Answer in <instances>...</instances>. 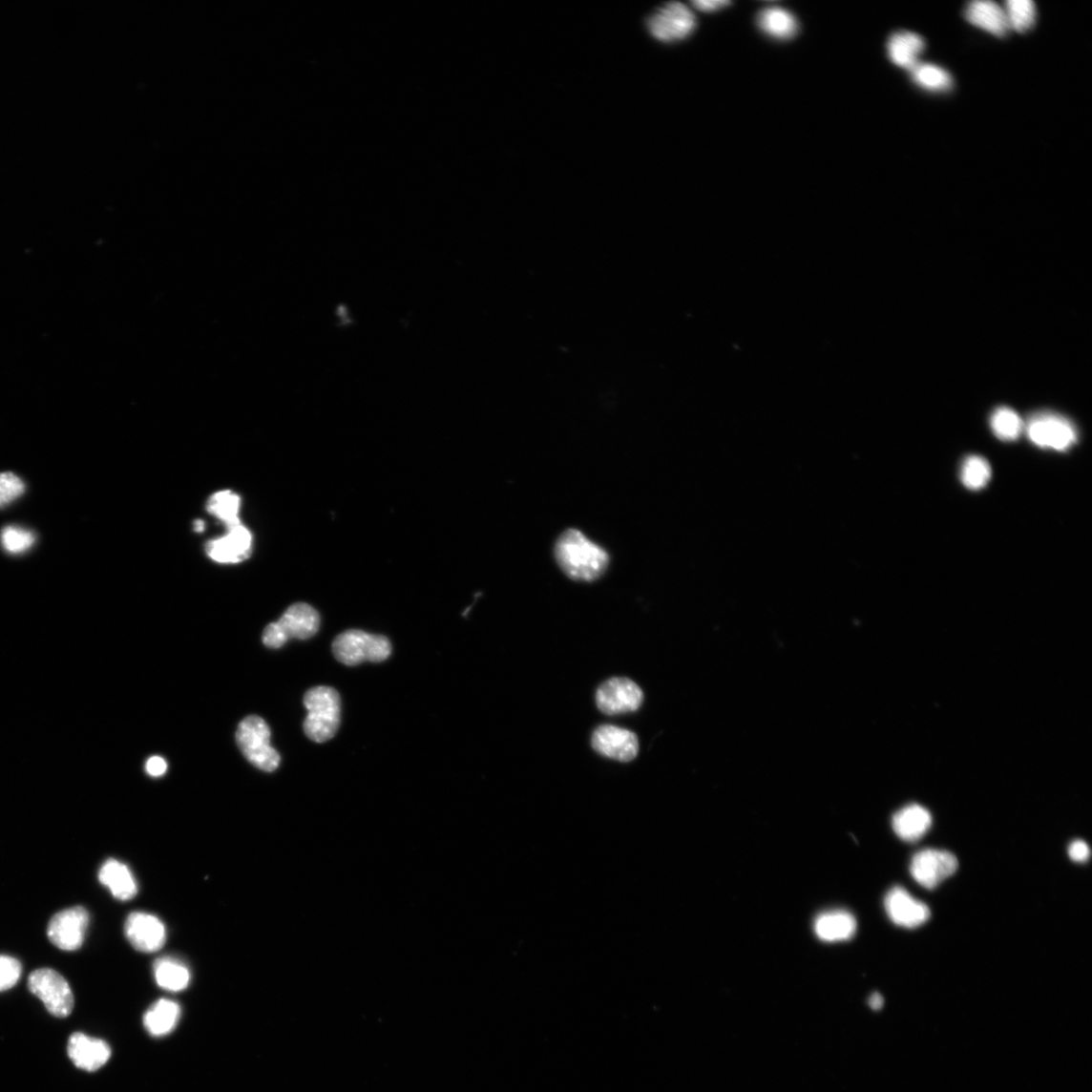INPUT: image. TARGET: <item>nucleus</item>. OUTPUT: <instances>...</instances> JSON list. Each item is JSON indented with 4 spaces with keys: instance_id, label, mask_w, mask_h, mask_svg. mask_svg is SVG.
<instances>
[{
    "instance_id": "obj_1",
    "label": "nucleus",
    "mask_w": 1092,
    "mask_h": 1092,
    "mask_svg": "<svg viewBox=\"0 0 1092 1092\" xmlns=\"http://www.w3.org/2000/svg\"><path fill=\"white\" fill-rule=\"evenodd\" d=\"M555 555L560 569L579 582L595 581L606 572L609 565L606 551L577 529H569L559 536Z\"/></svg>"
},
{
    "instance_id": "obj_2",
    "label": "nucleus",
    "mask_w": 1092,
    "mask_h": 1092,
    "mask_svg": "<svg viewBox=\"0 0 1092 1092\" xmlns=\"http://www.w3.org/2000/svg\"><path fill=\"white\" fill-rule=\"evenodd\" d=\"M308 715L304 723L305 736L315 743L333 739L340 724V696L330 687L310 689L304 697Z\"/></svg>"
},
{
    "instance_id": "obj_3",
    "label": "nucleus",
    "mask_w": 1092,
    "mask_h": 1092,
    "mask_svg": "<svg viewBox=\"0 0 1092 1092\" xmlns=\"http://www.w3.org/2000/svg\"><path fill=\"white\" fill-rule=\"evenodd\" d=\"M236 741L244 757L258 769H278L281 756L270 746V729L260 716L250 715L238 725Z\"/></svg>"
},
{
    "instance_id": "obj_4",
    "label": "nucleus",
    "mask_w": 1092,
    "mask_h": 1092,
    "mask_svg": "<svg viewBox=\"0 0 1092 1092\" xmlns=\"http://www.w3.org/2000/svg\"><path fill=\"white\" fill-rule=\"evenodd\" d=\"M332 650L338 662L352 667L364 662L386 661L391 654V644L383 636L370 635L363 630H347L335 639Z\"/></svg>"
},
{
    "instance_id": "obj_5",
    "label": "nucleus",
    "mask_w": 1092,
    "mask_h": 1092,
    "mask_svg": "<svg viewBox=\"0 0 1092 1092\" xmlns=\"http://www.w3.org/2000/svg\"><path fill=\"white\" fill-rule=\"evenodd\" d=\"M30 992L39 998L47 1011L56 1018L70 1016L74 1008V997L66 979L57 971L42 968L29 977Z\"/></svg>"
},
{
    "instance_id": "obj_6",
    "label": "nucleus",
    "mask_w": 1092,
    "mask_h": 1092,
    "mask_svg": "<svg viewBox=\"0 0 1092 1092\" xmlns=\"http://www.w3.org/2000/svg\"><path fill=\"white\" fill-rule=\"evenodd\" d=\"M1028 437L1035 446L1056 452H1065L1078 441L1075 426L1055 413H1039L1026 425Z\"/></svg>"
},
{
    "instance_id": "obj_7",
    "label": "nucleus",
    "mask_w": 1092,
    "mask_h": 1092,
    "mask_svg": "<svg viewBox=\"0 0 1092 1092\" xmlns=\"http://www.w3.org/2000/svg\"><path fill=\"white\" fill-rule=\"evenodd\" d=\"M647 29L658 41L684 40L696 28L695 15L685 5L669 3L659 8L647 20Z\"/></svg>"
},
{
    "instance_id": "obj_8",
    "label": "nucleus",
    "mask_w": 1092,
    "mask_h": 1092,
    "mask_svg": "<svg viewBox=\"0 0 1092 1092\" xmlns=\"http://www.w3.org/2000/svg\"><path fill=\"white\" fill-rule=\"evenodd\" d=\"M958 859L952 852L926 849L916 852L911 863L914 880L927 890H934L957 872Z\"/></svg>"
},
{
    "instance_id": "obj_9",
    "label": "nucleus",
    "mask_w": 1092,
    "mask_h": 1092,
    "mask_svg": "<svg viewBox=\"0 0 1092 1092\" xmlns=\"http://www.w3.org/2000/svg\"><path fill=\"white\" fill-rule=\"evenodd\" d=\"M643 703V692L634 681L627 678H612L596 693V704L607 715L634 712Z\"/></svg>"
},
{
    "instance_id": "obj_10",
    "label": "nucleus",
    "mask_w": 1092,
    "mask_h": 1092,
    "mask_svg": "<svg viewBox=\"0 0 1092 1092\" xmlns=\"http://www.w3.org/2000/svg\"><path fill=\"white\" fill-rule=\"evenodd\" d=\"M89 925L90 914L84 908L64 910L50 920L49 940L61 950L75 951L82 946Z\"/></svg>"
},
{
    "instance_id": "obj_11",
    "label": "nucleus",
    "mask_w": 1092,
    "mask_h": 1092,
    "mask_svg": "<svg viewBox=\"0 0 1092 1092\" xmlns=\"http://www.w3.org/2000/svg\"><path fill=\"white\" fill-rule=\"evenodd\" d=\"M592 746L601 756L620 762L634 761L640 749L635 732L614 725L597 728L593 733Z\"/></svg>"
},
{
    "instance_id": "obj_12",
    "label": "nucleus",
    "mask_w": 1092,
    "mask_h": 1092,
    "mask_svg": "<svg viewBox=\"0 0 1092 1092\" xmlns=\"http://www.w3.org/2000/svg\"><path fill=\"white\" fill-rule=\"evenodd\" d=\"M125 934L130 944L142 953L158 952L166 942V929L162 921L146 913H133L128 916Z\"/></svg>"
},
{
    "instance_id": "obj_13",
    "label": "nucleus",
    "mask_w": 1092,
    "mask_h": 1092,
    "mask_svg": "<svg viewBox=\"0 0 1092 1092\" xmlns=\"http://www.w3.org/2000/svg\"><path fill=\"white\" fill-rule=\"evenodd\" d=\"M887 914L899 927L914 929L927 923L931 911L927 904L914 898L906 890L895 886L885 896Z\"/></svg>"
},
{
    "instance_id": "obj_14",
    "label": "nucleus",
    "mask_w": 1092,
    "mask_h": 1092,
    "mask_svg": "<svg viewBox=\"0 0 1092 1092\" xmlns=\"http://www.w3.org/2000/svg\"><path fill=\"white\" fill-rule=\"evenodd\" d=\"M227 532L225 536L209 541L206 551L220 564H238L251 555L252 535L242 523Z\"/></svg>"
},
{
    "instance_id": "obj_15",
    "label": "nucleus",
    "mask_w": 1092,
    "mask_h": 1092,
    "mask_svg": "<svg viewBox=\"0 0 1092 1092\" xmlns=\"http://www.w3.org/2000/svg\"><path fill=\"white\" fill-rule=\"evenodd\" d=\"M67 1052L76 1067L89 1072L105 1066L112 1056V1050L104 1040L82 1033L72 1035L68 1040Z\"/></svg>"
},
{
    "instance_id": "obj_16",
    "label": "nucleus",
    "mask_w": 1092,
    "mask_h": 1092,
    "mask_svg": "<svg viewBox=\"0 0 1092 1092\" xmlns=\"http://www.w3.org/2000/svg\"><path fill=\"white\" fill-rule=\"evenodd\" d=\"M813 929L819 940L826 943L844 942L856 934L857 920L849 912L830 911L815 918Z\"/></svg>"
},
{
    "instance_id": "obj_17",
    "label": "nucleus",
    "mask_w": 1092,
    "mask_h": 1092,
    "mask_svg": "<svg viewBox=\"0 0 1092 1092\" xmlns=\"http://www.w3.org/2000/svg\"><path fill=\"white\" fill-rule=\"evenodd\" d=\"M287 640L313 638L320 627L319 613L310 605L297 603L289 607L278 621Z\"/></svg>"
},
{
    "instance_id": "obj_18",
    "label": "nucleus",
    "mask_w": 1092,
    "mask_h": 1092,
    "mask_svg": "<svg viewBox=\"0 0 1092 1092\" xmlns=\"http://www.w3.org/2000/svg\"><path fill=\"white\" fill-rule=\"evenodd\" d=\"M965 18L970 24L998 38L1008 35L1011 29L1004 9L987 0L970 3L965 10Z\"/></svg>"
},
{
    "instance_id": "obj_19",
    "label": "nucleus",
    "mask_w": 1092,
    "mask_h": 1092,
    "mask_svg": "<svg viewBox=\"0 0 1092 1092\" xmlns=\"http://www.w3.org/2000/svg\"><path fill=\"white\" fill-rule=\"evenodd\" d=\"M98 879L114 897L119 900L133 899L138 893V885L127 865L115 859L101 866Z\"/></svg>"
},
{
    "instance_id": "obj_20",
    "label": "nucleus",
    "mask_w": 1092,
    "mask_h": 1092,
    "mask_svg": "<svg viewBox=\"0 0 1092 1092\" xmlns=\"http://www.w3.org/2000/svg\"><path fill=\"white\" fill-rule=\"evenodd\" d=\"M931 826V813L918 805L903 808L892 818V828L895 833L906 842L920 840L929 831Z\"/></svg>"
},
{
    "instance_id": "obj_21",
    "label": "nucleus",
    "mask_w": 1092,
    "mask_h": 1092,
    "mask_svg": "<svg viewBox=\"0 0 1092 1092\" xmlns=\"http://www.w3.org/2000/svg\"><path fill=\"white\" fill-rule=\"evenodd\" d=\"M925 47L924 39L917 33L897 32L891 37L887 51L893 64L912 72L919 64L918 60Z\"/></svg>"
},
{
    "instance_id": "obj_22",
    "label": "nucleus",
    "mask_w": 1092,
    "mask_h": 1092,
    "mask_svg": "<svg viewBox=\"0 0 1092 1092\" xmlns=\"http://www.w3.org/2000/svg\"><path fill=\"white\" fill-rule=\"evenodd\" d=\"M180 1006L170 999H160L151 1005L144 1016V1026L147 1032L156 1037H162L172 1033L178 1026L180 1018Z\"/></svg>"
},
{
    "instance_id": "obj_23",
    "label": "nucleus",
    "mask_w": 1092,
    "mask_h": 1092,
    "mask_svg": "<svg viewBox=\"0 0 1092 1092\" xmlns=\"http://www.w3.org/2000/svg\"><path fill=\"white\" fill-rule=\"evenodd\" d=\"M758 25L766 35L782 41L792 39L798 30L795 16L782 8L763 10L758 15Z\"/></svg>"
},
{
    "instance_id": "obj_24",
    "label": "nucleus",
    "mask_w": 1092,
    "mask_h": 1092,
    "mask_svg": "<svg viewBox=\"0 0 1092 1092\" xmlns=\"http://www.w3.org/2000/svg\"><path fill=\"white\" fill-rule=\"evenodd\" d=\"M157 983L165 991L179 993L191 982V972L182 962L173 957H163L155 963Z\"/></svg>"
},
{
    "instance_id": "obj_25",
    "label": "nucleus",
    "mask_w": 1092,
    "mask_h": 1092,
    "mask_svg": "<svg viewBox=\"0 0 1092 1092\" xmlns=\"http://www.w3.org/2000/svg\"><path fill=\"white\" fill-rule=\"evenodd\" d=\"M241 505L242 499L236 493L220 491L214 494L210 498L207 509L209 514L218 518L221 523H224L227 529H229L242 524L241 519H239Z\"/></svg>"
},
{
    "instance_id": "obj_26",
    "label": "nucleus",
    "mask_w": 1092,
    "mask_h": 1092,
    "mask_svg": "<svg viewBox=\"0 0 1092 1092\" xmlns=\"http://www.w3.org/2000/svg\"><path fill=\"white\" fill-rule=\"evenodd\" d=\"M914 81L921 89L930 92H947L953 80L944 68L934 64H918L912 71Z\"/></svg>"
},
{
    "instance_id": "obj_27",
    "label": "nucleus",
    "mask_w": 1092,
    "mask_h": 1092,
    "mask_svg": "<svg viewBox=\"0 0 1092 1092\" xmlns=\"http://www.w3.org/2000/svg\"><path fill=\"white\" fill-rule=\"evenodd\" d=\"M991 425L996 436L1003 441L1017 440L1025 429L1021 418L1014 410L1006 407L996 410Z\"/></svg>"
},
{
    "instance_id": "obj_28",
    "label": "nucleus",
    "mask_w": 1092,
    "mask_h": 1092,
    "mask_svg": "<svg viewBox=\"0 0 1092 1092\" xmlns=\"http://www.w3.org/2000/svg\"><path fill=\"white\" fill-rule=\"evenodd\" d=\"M992 477V468L987 460L978 455L968 456L961 470L963 485L972 490L978 491L984 488Z\"/></svg>"
},
{
    "instance_id": "obj_29",
    "label": "nucleus",
    "mask_w": 1092,
    "mask_h": 1092,
    "mask_svg": "<svg viewBox=\"0 0 1092 1092\" xmlns=\"http://www.w3.org/2000/svg\"><path fill=\"white\" fill-rule=\"evenodd\" d=\"M1005 13L1011 29L1018 32L1030 31L1036 22V6L1032 0H1009L1005 4Z\"/></svg>"
},
{
    "instance_id": "obj_30",
    "label": "nucleus",
    "mask_w": 1092,
    "mask_h": 1092,
    "mask_svg": "<svg viewBox=\"0 0 1092 1092\" xmlns=\"http://www.w3.org/2000/svg\"><path fill=\"white\" fill-rule=\"evenodd\" d=\"M0 539H2L4 549L8 553L18 555L30 550L35 543L36 536L21 527L7 526L3 529Z\"/></svg>"
},
{
    "instance_id": "obj_31",
    "label": "nucleus",
    "mask_w": 1092,
    "mask_h": 1092,
    "mask_svg": "<svg viewBox=\"0 0 1092 1092\" xmlns=\"http://www.w3.org/2000/svg\"><path fill=\"white\" fill-rule=\"evenodd\" d=\"M26 491L25 483L12 472L0 473V509L20 498Z\"/></svg>"
},
{
    "instance_id": "obj_32",
    "label": "nucleus",
    "mask_w": 1092,
    "mask_h": 1092,
    "mask_svg": "<svg viewBox=\"0 0 1092 1092\" xmlns=\"http://www.w3.org/2000/svg\"><path fill=\"white\" fill-rule=\"evenodd\" d=\"M22 964L10 956L0 955V992L9 991L20 980Z\"/></svg>"
},
{
    "instance_id": "obj_33",
    "label": "nucleus",
    "mask_w": 1092,
    "mask_h": 1092,
    "mask_svg": "<svg viewBox=\"0 0 1092 1092\" xmlns=\"http://www.w3.org/2000/svg\"><path fill=\"white\" fill-rule=\"evenodd\" d=\"M262 641L267 647L280 648L287 641V639L279 623L273 622L265 627Z\"/></svg>"
},
{
    "instance_id": "obj_34",
    "label": "nucleus",
    "mask_w": 1092,
    "mask_h": 1092,
    "mask_svg": "<svg viewBox=\"0 0 1092 1092\" xmlns=\"http://www.w3.org/2000/svg\"><path fill=\"white\" fill-rule=\"evenodd\" d=\"M1068 854L1073 861L1083 863L1090 857V849L1083 841H1074L1069 846Z\"/></svg>"
},
{
    "instance_id": "obj_35",
    "label": "nucleus",
    "mask_w": 1092,
    "mask_h": 1092,
    "mask_svg": "<svg viewBox=\"0 0 1092 1092\" xmlns=\"http://www.w3.org/2000/svg\"><path fill=\"white\" fill-rule=\"evenodd\" d=\"M167 764L161 757H152L146 763V772L151 777H160L165 774Z\"/></svg>"
},
{
    "instance_id": "obj_36",
    "label": "nucleus",
    "mask_w": 1092,
    "mask_h": 1092,
    "mask_svg": "<svg viewBox=\"0 0 1092 1092\" xmlns=\"http://www.w3.org/2000/svg\"><path fill=\"white\" fill-rule=\"evenodd\" d=\"M692 5L694 6L695 9H697L699 10L705 11V12H712V11L720 10L729 6L730 3L729 2H715V0H714V2H693Z\"/></svg>"
},
{
    "instance_id": "obj_37",
    "label": "nucleus",
    "mask_w": 1092,
    "mask_h": 1092,
    "mask_svg": "<svg viewBox=\"0 0 1092 1092\" xmlns=\"http://www.w3.org/2000/svg\"><path fill=\"white\" fill-rule=\"evenodd\" d=\"M868 1003L870 1008L872 1010L880 1011L883 1008L884 999L881 995L873 994L872 997H870Z\"/></svg>"
},
{
    "instance_id": "obj_38",
    "label": "nucleus",
    "mask_w": 1092,
    "mask_h": 1092,
    "mask_svg": "<svg viewBox=\"0 0 1092 1092\" xmlns=\"http://www.w3.org/2000/svg\"><path fill=\"white\" fill-rule=\"evenodd\" d=\"M195 531L197 533H202L204 531V523L202 520H197L195 522Z\"/></svg>"
}]
</instances>
